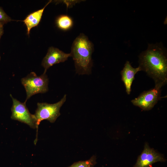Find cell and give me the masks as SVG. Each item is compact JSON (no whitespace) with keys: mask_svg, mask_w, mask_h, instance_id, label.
I'll return each instance as SVG.
<instances>
[{"mask_svg":"<svg viewBox=\"0 0 167 167\" xmlns=\"http://www.w3.org/2000/svg\"><path fill=\"white\" fill-rule=\"evenodd\" d=\"M139 66L161 88L167 82V57L166 49L161 43L148 44L147 49L139 56Z\"/></svg>","mask_w":167,"mask_h":167,"instance_id":"6da1fadb","label":"cell"},{"mask_svg":"<svg viewBox=\"0 0 167 167\" xmlns=\"http://www.w3.org/2000/svg\"><path fill=\"white\" fill-rule=\"evenodd\" d=\"M66 95L65 94L58 102L53 104L47 103H37V107L34 114L36 126V138L34 143L37 141V134L38 126L41 122L46 120L51 123H54L60 115V108L66 101Z\"/></svg>","mask_w":167,"mask_h":167,"instance_id":"3957f363","label":"cell"},{"mask_svg":"<svg viewBox=\"0 0 167 167\" xmlns=\"http://www.w3.org/2000/svg\"><path fill=\"white\" fill-rule=\"evenodd\" d=\"M94 45L87 36L80 33L74 40L71 53L75 63L76 71L79 75L91 73L92 66V55Z\"/></svg>","mask_w":167,"mask_h":167,"instance_id":"7a4b0ae2","label":"cell"},{"mask_svg":"<svg viewBox=\"0 0 167 167\" xmlns=\"http://www.w3.org/2000/svg\"><path fill=\"white\" fill-rule=\"evenodd\" d=\"M96 163V156H93L88 160L75 162L68 167H94Z\"/></svg>","mask_w":167,"mask_h":167,"instance_id":"7c38bea8","label":"cell"},{"mask_svg":"<svg viewBox=\"0 0 167 167\" xmlns=\"http://www.w3.org/2000/svg\"><path fill=\"white\" fill-rule=\"evenodd\" d=\"M3 25L4 24L0 22V39L3 33Z\"/></svg>","mask_w":167,"mask_h":167,"instance_id":"9a60e30c","label":"cell"},{"mask_svg":"<svg viewBox=\"0 0 167 167\" xmlns=\"http://www.w3.org/2000/svg\"><path fill=\"white\" fill-rule=\"evenodd\" d=\"M10 96L13 101L11 119L25 123L32 128L36 129V121L34 114L30 113L26 103L20 102L11 94Z\"/></svg>","mask_w":167,"mask_h":167,"instance_id":"5b68a950","label":"cell"},{"mask_svg":"<svg viewBox=\"0 0 167 167\" xmlns=\"http://www.w3.org/2000/svg\"><path fill=\"white\" fill-rule=\"evenodd\" d=\"M21 82L26 92L25 103L31 97L37 93H43L48 91L49 79L46 73L38 76L32 72L21 79Z\"/></svg>","mask_w":167,"mask_h":167,"instance_id":"277c9868","label":"cell"},{"mask_svg":"<svg viewBox=\"0 0 167 167\" xmlns=\"http://www.w3.org/2000/svg\"><path fill=\"white\" fill-rule=\"evenodd\" d=\"M161 88L155 87L154 88L142 92L131 102L144 111L151 109L161 98Z\"/></svg>","mask_w":167,"mask_h":167,"instance_id":"8992f818","label":"cell"},{"mask_svg":"<svg viewBox=\"0 0 167 167\" xmlns=\"http://www.w3.org/2000/svg\"><path fill=\"white\" fill-rule=\"evenodd\" d=\"M81 1V0H61L56 1L55 2H57L58 3L59 2L65 4L66 5L67 9L68 8L72 7L76 3H79Z\"/></svg>","mask_w":167,"mask_h":167,"instance_id":"5bb4252c","label":"cell"},{"mask_svg":"<svg viewBox=\"0 0 167 167\" xmlns=\"http://www.w3.org/2000/svg\"><path fill=\"white\" fill-rule=\"evenodd\" d=\"M56 24L59 29L66 31L72 28L73 25V21L72 18L69 16L62 15L57 18Z\"/></svg>","mask_w":167,"mask_h":167,"instance_id":"8fae6325","label":"cell"},{"mask_svg":"<svg viewBox=\"0 0 167 167\" xmlns=\"http://www.w3.org/2000/svg\"></svg>","mask_w":167,"mask_h":167,"instance_id":"2e32d148","label":"cell"},{"mask_svg":"<svg viewBox=\"0 0 167 167\" xmlns=\"http://www.w3.org/2000/svg\"><path fill=\"white\" fill-rule=\"evenodd\" d=\"M51 1V0L49 1L41 9L35 11L28 15L23 21L27 27V34L28 35L31 29L32 28L38 25L41 19L45 9Z\"/></svg>","mask_w":167,"mask_h":167,"instance_id":"30bf717a","label":"cell"},{"mask_svg":"<svg viewBox=\"0 0 167 167\" xmlns=\"http://www.w3.org/2000/svg\"><path fill=\"white\" fill-rule=\"evenodd\" d=\"M11 18L4 12L0 7V22L3 24H6L11 20Z\"/></svg>","mask_w":167,"mask_h":167,"instance_id":"4fadbf2b","label":"cell"},{"mask_svg":"<svg viewBox=\"0 0 167 167\" xmlns=\"http://www.w3.org/2000/svg\"><path fill=\"white\" fill-rule=\"evenodd\" d=\"M71 56V53H66L57 48L52 46L50 47L41 63L45 69L44 73H46L47 70L50 67L65 62Z\"/></svg>","mask_w":167,"mask_h":167,"instance_id":"ba28073f","label":"cell"},{"mask_svg":"<svg viewBox=\"0 0 167 167\" xmlns=\"http://www.w3.org/2000/svg\"><path fill=\"white\" fill-rule=\"evenodd\" d=\"M166 161L162 154L151 148L148 143L146 142L143 152L138 156L133 167H149L156 162Z\"/></svg>","mask_w":167,"mask_h":167,"instance_id":"52a82bcc","label":"cell"},{"mask_svg":"<svg viewBox=\"0 0 167 167\" xmlns=\"http://www.w3.org/2000/svg\"><path fill=\"white\" fill-rule=\"evenodd\" d=\"M140 67L134 68L130 62L126 61L124 67L121 72V79L125 85L126 92L129 95L131 92V87L132 82L135 79V75L139 71H141Z\"/></svg>","mask_w":167,"mask_h":167,"instance_id":"9c48e42d","label":"cell"}]
</instances>
